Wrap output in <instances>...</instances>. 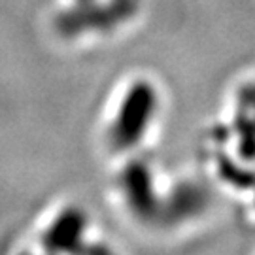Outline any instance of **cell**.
Masks as SVG:
<instances>
[{
  "instance_id": "obj_2",
  "label": "cell",
  "mask_w": 255,
  "mask_h": 255,
  "mask_svg": "<svg viewBox=\"0 0 255 255\" xmlns=\"http://www.w3.org/2000/svg\"><path fill=\"white\" fill-rule=\"evenodd\" d=\"M123 191L130 195V206L140 216H149L157 212V204L153 195V180L144 164L128 168L123 176Z\"/></svg>"
},
{
  "instance_id": "obj_3",
  "label": "cell",
  "mask_w": 255,
  "mask_h": 255,
  "mask_svg": "<svg viewBox=\"0 0 255 255\" xmlns=\"http://www.w3.org/2000/svg\"><path fill=\"white\" fill-rule=\"evenodd\" d=\"M78 2H80V4H87V2H89V0H78Z\"/></svg>"
},
{
  "instance_id": "obj_1",
  "label": "cell",
  "mask_w": 255,
  "mask_h": 255,
  "mask_svg": "<svg viewBox=\"0 0 255 255\" xmlns=\"http://www.w3.org/2000/svg\"><path fill=\"white\" fill-rule=\"evenodd\" d=\"M157 112L153 85L136 82L125 91L108 127L110 146L116 151H130L144 142Z\"/></svg>"
}]
</instances>
